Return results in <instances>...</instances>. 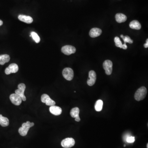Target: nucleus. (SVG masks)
<instances>
[{
	"label": "nucleus",
	"instance_id": "2f4dec72",
	"mask_svg": "<svg viewBox=\"0 0 148 148\" xmlns=\"http://www.w3.org/2000/svg\"><path fill=\"white\" fill-rule=\"evenodd\" d=\"M124 147H126V145H124Z\"/></svg>",
	"mask_w": 148,
	"mask_h": 148
},
{
	"label": "nucleus",
	"instance_id": "7ed1b4c3",
	"mask_svg": "<svg viewBox=\"0 0 148 148\" xmlns=\"http://www.w3.org/2000/svg\"><path fill=\"white\" fill-rule=\"evenodd\" d=\"M62 74L64 78L67 80L71 81L73 78L74 71L71 68H66L63 69Z\"/></svg>",
	"mask_w": 148,
	"mask_h": 148
},
{
	"label": "nucleus",
	"instance_id": "a211bd4d",
	"mask_svg": "<svg viewBox=\"0 0 148 148\" xmlns=\"http://www.w3.org/2000/svg\"><path fill=\"white\" fill-rule=\"evenodd\" d=\"M0 125L3 127L9 125V120L6 117H3L1 114H0Z\"/></svg>",
	"mask_w": 148,
	"mask_h": 148
},
{
	"label": "nucleus",
	"instance_id": "aec40b11",
	"mask_svg": "<svg viewBox=\"0 0 148 148\" xmlns=\"http://www.w3.org/2000/svg\"><path fill=\"white\" fill-rule=\"evenodd\" d=\"M79 109L78 107H75L72 109L70 112V114L73 118H76L79 116Z\"/></svg>",
	"mask_w": 148,
	"mask_h": 148
},
{
	"label": "nucleus",
	"instance_id": "f3484780",
	"mask_svg": "<svg viewBox=\"0 0 148 148\" xmlns=\"http://www.w3.org/2000/svg\"><path fill=\"white\" fill-rule=\"evenodd\" d=\"M10 59V56L8 55H0V65H4L5 63L8 62Z\"/></svg>",
	"mask_w": 148,
	"mask_h": 148
},
{
	"label": "nucleus",
	"instance_id": "2eb2a0df",
	"mask_svg": "<svg viewBox=\"0 0 148 148\" xmlns=\"http://www.w3.org/2000/svg\"><path fill=\"white\" fill-rule=\"evenodd\" d=\"M115 19L118 23L124 22L127 20V17L125 14L122 13H117L115 15Z\"/></svg>",
	"mask_w": 148,
	"mask_h": 148
},
{
	"label": "nucleus",
	"instance_id": "423d86ee",
	"mask_svg": "<svg viewBox=\"0 0 148 148\" xmlns=\"http://www.w3.org/2000/svg\"><path fill=\"white\" fill-rule=\"evenodd\" d=\"M75 145V141L73 138H67L62 140L61 145L64 148H70Z\"/></svg>",
	"mask_w": 148,
	"mask_h": 148
},
{
	"label": "nucleus",
	"instance_id": "6ab92c4d",
	"mask_svg": "<svg viewBox=\"0 0 148 148\" xmlns=\"http://www.w3.org/2000/svg\"><path fill=\"white\" fill-rule=\"evenodd\" d=\"M103 103L102 100H97L95 105V110L97 111H100L102 110Z\"/></svg>",
	"mask_w": 148,
	"mask_h": 148
},
{
	"label": "nucleus",
	"instance_id": "6e6552de",
	"mask_svg": "<svg viewBox=\"0 0 148 148\" xmlns=\"http://www.w3.org/2000/svg\"><path fill=\"white\" fill-rule=\"evenodd\" d=\"M41 101L44 103H45L48 106H54L55 105L56 102L52 99L48 95L46 94H43L41 97Z\"/></svg>",
	"mask_w": 148,
	"mask_h": 148
},
{
	"label": "nucleus",
	"instance_id": "c756f323",
	"mask_svg": "<svg viewBox=\"0 0 148 148\" xmlns=\"http://www.w3.org/2000/svg\"><path fill=\"white\" fill-rule=\"evenodd\" d=\"M121 37H122V38L123 39V38H124V36L123 35H121Z\"/></svg>",
	"mask_w": 148,
	"mask_h": 148
},
{
	"label": "nucleus",
	"instance_id": "0eeeda50",
	"mask_svg": "<svg viewBox=\"0 0 148 148\" xmlns=\"http://www.w3.org/2000/svg\"><path fill=\"white\" fill-rule=\"evenodd\" d=\"M76 51V49L75 48L71 45H65L61 48L62 52L64 54L68 56L75 53Z\"/></svg>",
	"mask_w": 148,
	"mask_h": 148
},
{
	"label": "nucleus",
	"instance_id": "4be33fe9",
	"mask_svg": "<svg viewBox=\"0 0 148 148\" xmlns=\"http://www.w3.org/2000/svg\"><path fill=\"white\" fill-rule=\"evenodd\" d=\"M114 40L115 43V45L116 47L119 48H122L123 44L122 41L120 40V38L118 37H115Z\"/></svg>",
	"mask_w": 148,
	"mask_h": 148
},
{
	"label": "nucleus",
	"instance_id": "ddd939ff",
	"mask_svg": "<svg viewBox=\"0 0 148 148\" xmlns=\"http://www.w3.org/2000/svg\"><path fill=\"white\" fill-rule=\"evenodd\" d=\"M102 31L100 29L94 28L91 29L89 32V35L91 37H98L102 34Z\"/></svg>",
	"mask_w": 148,
	"mask_h": 148
},
{
	"label": "nucleus",
	"instance_id": "39448f33",
	"mask_svg": "<svg viewBox=\"0 0 148 148\" xmlns=\"http://www.w3.org/2000/svg\"><path fill=\"white\" fill-rule=\"evenodd\" d=\"M112 66H113V63L112 61L110 60H106L103 63V69L105 70L106 74L108 75H111L112 73V70H113Z\"/></svg>",
	"mask_w": 148,
	"mask_h": 148
},
{
	"label": "nucleus",
	"instance_id": "dca6fc26",
	"mask_svg": "<svg viewBox=\"0 0 148 148\" xmlns=\"http://www.w3.org/2000/svg\"><path fill=\"white\" fill-rule=\"evenodd\" d=\"M130 27L133 29L140 30L141 28V25L137 20L132 21L129 24Z\"/></svg>",
	"mask_w": 148,
	"mask_h": 148
},
{
	"label": "nucleus",
	"instance_id": "f03ea898",
	"mask_svg": "<svg viewBox=\"0 0 148 148\" xmlns=\"http://www.w3.org/2000/svg\"><path fill=\"white\" fill-rule=\"evenodd\" d=\"M26 88V85L24 84L21 83L18 85V89L15 90V94L19 95L22 98V100L24 101H25L26 100V98L24 94Z\"/></svg>",
	"mask_w": 148,
	"mask_h": 148
},
{
	"label": "nucleus",
	"instance_id": "f8f14e48",
	"mask_svg": "<svg viewBox=\"0 0 148 148\" xmlns=\"http://www.w3.org/2000/svg\"><path fill=\"white\" fill-rule=\"evenodd\" d=\"M50 111L51 114L55 116H58L62 113V110L60 107L56 106L54 105L50 106Z\"/></svg>",
	"mask_w": 148,
	"mask_h": 148
},
{
	"label": "nucleus",
	"instance_id": "7c9ffc66",
	"mask_svg": "<svg viewBox=\"0 0 148 148\" xmlns=\"http://www.w3.org/2000/svg\"><path fill=\"white\" fill-rule=\"evenodd\" d=\"M147 148H148V144H147Z\"/></svg>",
	"mask_w": 148,
	"mask_h": 148
},
{
	"label": "nucleus",
	"instance_id": "cd10ccee",
	"mask_svg": "<svg viewBox=\"0 0 148 148\" xmlns=\"http://www.w3.org/2000/svg\"><path fill=\"white\" fill-rule=\"evenodd\" d=\"M34 126V123L33 122L31 123L30 124V127L31 128L33 126Z\"/></svg>",
	"mask_w": 148,
	"mask_h": 148
},
{
	"label": "nucleus",
	"instance_id": "1a4fd4ad",
	"mask_svg": "<svg viewBox=\"0 0 148 148\" xmlns=\"http://www.w3.org/2000/svg\"><path fill=\"white\" fill-rule=\"evenodd\" d=\"M19 67L16 63H13L10 64L7 68L5 69V73L6 75H9L11 73H15L18 72Z\"/></svg>",
	"mask_w": 148,
	"mask_h": 148
},
{
	"label": "nucleus",
	"instance_id": "20e7f679",
	"mask_svg": "<svg viewBox=\"0 0 148 148\" xmlns=\"http://www.w3.org/2000/svg\"><path fill=\"white\" fill-rule=\"evenodd\" d=\"M31 122L27 121L26 123H23L22 126L19 129V132L22 136H25L27 134L30 128Z\"/></svg>",
	"mask_w": 148,
	"mask_h": 148
},
{
	"label": "nucleus",
	"instance_id": "c85d7f7f",
	"mask_svg": "<svg viewBox=\"0 0 148 148\" xmlns=\"http://www.w3.org/2000/svg\"><path fill=\"white\" fill-rule=\"evenodd\" d=\"M3 24V22L2 20H0V26L2 25Z\"/></svg>",
	"mask_w": 148,
	"mask_h": 148
},
{
	"label": "nucleus",
	"instance_id": "a878e982",
	"mask_svg": "<svg viewBox=\"0 0 148 148\" xmlns=\"http://www.w3.org/2000/svg\"><path fill=\"white\" fill-rule=\"evenodd\" d=\"M75 121H76V122H80V121L81 119L79 116H78V117H76V118H75Z\"/></svg>",
	"mask_w": 148,
	"mask_h": 148
},
{
	"label": "nucleus",
	"instance_id": "412c9836",
	"mask_svg": "<svg viewBox=\"0 0 148 148\" xmlns=\"http://www.w3.org/2000/svg\"><path fill=\"white\" fill-rule=\"evenodd\" d=\"M31 35L33 40L35 41V43H40V37L39 35L35 32L32 31L31 33Z\"/></svg>",
	"mask_w": 148,
	"mask_h": 148
},
{
	"label": "nucleus",
	"instance_id": "5701e85b",
	"mask_svg": "<svg viewBox=\"0 0 148 148\" xmlns=\"http://www.w3.org/2000/svg\"><path fill=\"white\" fill-rule=\"evenodd\" d=\"M123 40L124 42V44L126 43H130V44H132L133 43V41L131 40L130 37H129L128 35H126L125 36H124V38H123Z\"/></svg>",
	"mask_w": 148,
	"mask_h": 148
},
{
	"label": "nucleus",
	"instance_id": "b1692460",
	"mask_svg": "<svg viewBox=\"0 0 148 148\" xmlns=\"http://www.w3.org/2000/svg\"><path fill=\"white\" fill-rule=\"evenodd\" d=\"M134 141H135V138L134 137H132V136L127 137L126 139V142L128 143H133Z\"/></svg>",
	"mask_w": 148,
	"mask_h": 148
},
{
	"label": "nucleus",
	"instance_id": "4468645a",
	"mask_svg": "<svg viewBox=\"0 0 148 148\" xmlns=\"http://www.w3.org/2000/svg\"><path fill=\"white\" fill-rule=\"evenodd\" d=\"M18 19L20 21L27 24H31L33 22V19L31 17L22 14L19 15L18 16Z\"/></svg>",
	"mask_w": 148,
	"mask_h": 148
},
{
	"label": "nucleus",
	"instance_id": "9d476101",
	"mask_svg": "<svg viewBox=\"0 0 148 148\" xmlns=\"http://www.w3.org/2000/svg\"><path fill=\"white\" fill-rule=\"evenodd\" d=\"M10 99L12 103L14 105L19 106L22 103V98L19 95L15 94H12L10 95Z\"/></svg>",
	"mask_w": 148,
	"mask_h": 148
},
{
	"label": "nucleus",
	"instance_id": "bb28decb",
	"mask_svg": "<svg viewBox=\"0 0 148 148\" xmlns=\"http://www.w3.org/2000/svg\"><path fill=\"white\" fill-rule=\"evenodd\" d=\"M128 47L127 46V45H126V44H124V45H123L122 48L124 49V50H126L127 49Z\"/></svg>",
	"mask_w": 148,
	"mask_h": 148
},
{
	"label": "nucleus",
	"instance_id": "9b49d317",
	"mask_svg": "<svg viewBox=\"0 0 148 148\" xmlns=\"http://www.w3.org/2000/svg\"><path fill=\"white\" fill-rule=\"evenodd\" d=\"M96 74L94 71H91L88 74V78L87 83L89 86L94 85L96 80Z\"/></svg>",
	"mask_w": 148,
	"mask_h": 148
},
{
	"label": "nucleus",
	"instance_id": "f257e3e1",
	"mask_svg": "<svg viewBox=\"0 0 148 148\" xmlns=\"http://www.w3.org/2000/svg\"><path fill=\"white\" fill-rule=\"evenodd\" d=\"M147 94V89L145 86L140 87L135 92L134 98L137 101H140L145 98Z\"/></svg>",
	"mask_w": 148,
	"mask_h": 148
},
{
	"label": "nucleus",
	"instance_id": "393cba45",
	"mask_svg": "<svg viewBox=\"0 0 148 148\" xmlns=\"http://www.w3.org/2000/svg\"><path fill=\"white\" fill-rule=\"evenodd\" d=\"M144 47L145 48H148V39H147V41H146V43L145 44H144Z\"/></svg>",
	"mask_w": 148,
	"mask_h": 148
}]
</instances>
